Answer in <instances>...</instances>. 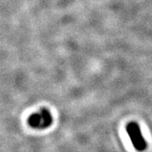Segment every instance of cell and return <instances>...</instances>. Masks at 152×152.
Here are the masks:
<instances>
[{
    "label": "cell",
    "instance_id": "obj_2",
    "mask_svg": "<svg viewBox=\"0 0 152 152\" xmlns=\"http://www.w3.org/2000/svg\"><path fill=\"white\" fill-rule=\"evenodd\" d=\"M126 132L132 142L133 146L138 151H143L146 149L147 142L144 140L140 126L137 123L131 122L126 126Z\"/></svg>",
    "mask_w": 152,
    "mask_h": 152
},
{
    "label": "cell",
    "instance_id": "obj_1",
    "mask_svg": "<svg viewBox=\"0 0 152 152\" xmlns=\"http://www.w3.org/2000/svg\"><path fill=\"white\" fill-rule=\"evenodd\" d=\"M53 117L47 109H42L39 112L32 114L28 119V124L32 128L42 130L50 126L52 124Z\"/></svg>",
    "mask_w": 152,
    "mask_h": 152
}]
</instances>
